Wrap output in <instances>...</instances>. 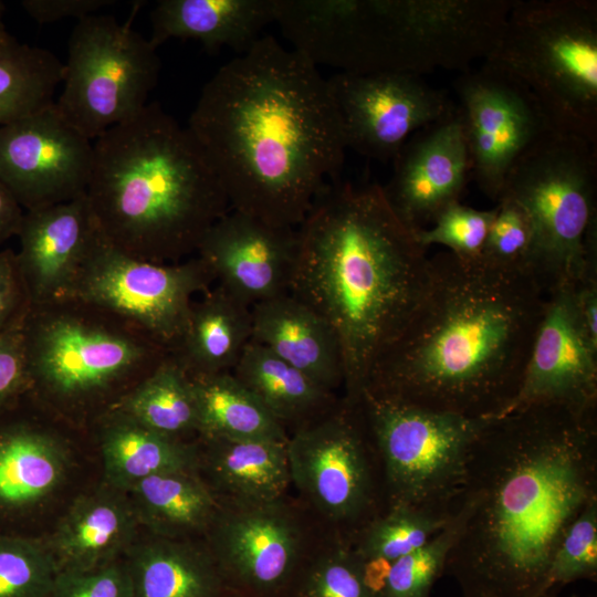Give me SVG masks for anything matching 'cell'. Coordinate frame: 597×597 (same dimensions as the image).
<instances>
[{
  "label": "cell",
  "instance_id": "cell-1",
  "mask_svg": "<svg viewBox=\"0 0 597 597\" xmlns=\"http://www.w3.org/2000/svg\"><path fill=\"white\" fill-rule=\"evenodd\" d=\"M597 500V412L533 405L491 419L455 503L444 568L462 597H546L567 527Z\"/></svg>",
  "mask_w": 597,
  "mask_h": 597
},
{
  "label": "cell",
  "instance_id": "cell-2",
  "mask_svg": "<svg viewBox=\"0 0 597 597\" xmlns=\"http://www.w3.org/2000/svg\"><path fill=\"white\" fill-rule=\"evenodd\" d=\"M187 128L231 210L279 227L302 223L347 149L327 80L272 35L213 74Z\"/></svg>",
  "mask_w": 597,
  "mask_h": 597
},
{
  "label": "cell",
  "instance_id": "cell-3",
  "mask_svg": "<svg viewBox=\"0 0 597 597\" xmlns=\"http://www.w3.org/2000/svg\"><path fill=\"white\" fill-rule=\"evenodd\" d=\"M546 298L528 271L434 254L421 303L364 390L470 418L501 417L520 389Z\"/></svg>",
  "mask_w": 597,
  "mask_h": 597
},
{
  "label": "cell",
  "instance_id": "cell-4",
  "mask_svg": "<svg viewBox=\"0 0 597 597\" xmlns=\"http://www.w3.org/2000/svg\"><path fill=\"white\" fill-rule=\"evenodd\" d=\"M296 233L289 293L333 328L344 396L356 401L374 365L421 303L430 258L379 184H328Z\"/></svg>",
  "mask_w": 597,
  "mask_h": 597
},
{
  "label": "cell",
  "instance_id": "cell-5",
  "mask_svg": "<svg viewBox=\"0 0 597 597\" xmlns=\"http://www.w3.org/2000/svg\"><path fill=\"white\" fill-rule=\"evenodd\" d=\"M85 195L105 241L156 263L191 258L231 210L188 128L155 102L93 140Z\"/></svg>",
  "mask_w": 597,
  "mask_h": 597
},
{
  "label": "cell",
  "instance_id": "cell-6",
  "mask_svg": "<svg viewBox=\"0 0 597 597\" xmlns=\"http://www.w3.org/2000/svg\"><path fill=\"white\" fill-rule=\"evenodd\" d=\"M22 333L28 394L59 416L92 423L169 356L124 318L76 297L30 306Z\"/></svg>",
  "mask_w": 597,
  "mask_h": 597
},
{
  "label": "cell",
  "instance_id": "cell-7",
  "mask_svg": "<svg viewBox=\"0 0 597 597\" xmlns=\"http://www.w3.org/2000/svg\"><path fill=\"white\" fill-rule=\"evenodd\" d=\"M513 0H354L341 42L357 74L470 70L496 44Z\"/></svg>",
  "mask_w": 597,
  "mask_h": 597
},
{
  "label": "cell",
  "instance_id": "cell-8",
  "mask_svg": "<svg viewBox=\"0 0 597 597\" xmlns=\"http://www.w3.org/2000/svg\"><path fill=\"white\" fill-rule=\"evenodd\" d=\"M485 62L523 84L557 130L597 145L595 0H513Z\"/></svg>",
  "mask_w": 597,
  "mask_h": 597
},
{
  "label": "cell",
  "instance_id": "cell-9",
  "mask_svg": "<svg viewBox=\"0 0 597 597\" xmlns=\"http://www.w3.org/2000/svg\"><path fill=\"white\" fill-rule=\"evenodd\" d=\"M596 195L597 145L574 134H549L509 172L501 196L530 216L528 270L547 294L576 285L597 263Z\"/></svg>",
  "mask_w": 597,
  "mask_h": 597
},
{
  "label": "cell",
  "instance_id": "cell-10",
  "mask_svg": "<svg viewBox=\"0 0 597 597\" xmlns=\"http://www.w3.org/2000/svg\"><path fill=\"white\" fill-rule=\"evenodd\" d=\"M379 458L384 511L451 515L472 447L491 419L430 410L364 390L358 399Z\"/></svg>",
  "mask_w": 597,
  "mask_h": 597
},
{
  "label": "cell",
  "instance_id": "cell-11",
  "mask_svg": "<svg viewBox=\"0 0 597 597\" xmlns=\"http://www.w3.org/2000/svg\"><path fill=\"white\" fill-rule=\"evenodd\" d=\"M291 484L329 533L348 540L384 511L383 474L359 401L345 396L293 430Z\"/></svg>",
  "mask_w": 597,
  "mask_h": 597
},
{
  "label": "cell",
  "instance_id": "cell-12",
  "mask_svg": "<svg viewBox=\"0 0 597 597\" xmlns=\"http://www.w3.org/2000/svg\"><path fill=\"white\" fill-rule=\"evenodd\" d=\"M160 70L157 48L108 14L75 24L55 106L90 140L126 122L147 104Z\"/></svg>",
  "mask_w": 597,
  "mask_h": 597
},
{
  "label": "cell",
  "instance_id": "cell-13",
  "mask_svg": "<svg viewBox=\"0 0 597 597\" xmlns=\"http://www.w3.org/2000/svg\"><path fill=\"white\" fill-rule=\"evenodd\" d=\"M213 282L197 255L176 263L145 261L114 248L100 234L70 297L116 314L170 354L185 331L195 297Z\"/></svg>",
  "mask_w": 597,
  "mask_h": 597
},
{
  "label": "cell",
  "instance_id": "cell-14",
  "mask_svg": "<svg viewBox=\"0 0 597 597\" xmlns=\"http://www.w3.org/2000/svg\"><path fill=\"white\" fill-rule=\"evenodd\" d=\"M203 540L228 590L240 597H289L311 549L307 524L285 496L220 504Z\"/></svg>",
  "mask_w": 597,
  "mask_h": 597
},
{
  "label": "cell",
  "instance_id": "cell-15",
  "mask_svg": "<svg viewBox=\"0 0 597 597\" xmlns=\"http://www.w3.org/2000/svg\"><path fill=\"white\" fill-rule=\"evenodd\" d=\"M471 163V179L495 202L517 160L555 128L533 94L486 62L453 83Z\"/></svg>",
  "mask_w": 597,
  "mask_h": 597
},
{
  "label": "cell",
  "instance_id": "cell-16",
  "mask_svg": "<svg viewBox=\"0 0 597 597\" xmlns=\"http://www.w3.org/2000/svg\"><path fill=\"white\" fill-rule=\"evenodd\" d=\"M327 83L346 148L381 161L392 160L411 135L455 108L447 93L411 73H336Z\"/></svg>",
  "mask_w": 597,
  "mask_h": 597
},
{
  "label": "cell",
  "instance_id": "cell-17",
  "mask_svg": "<svg viewBox=\"0 0 597 597\" xmlns=\"http://www.w3.org/2000/svg\"><path fill=\"white\" fill-rule=\"evenodd\" d=\"M92 161L93 142L55 103L0 126V185L24 211L85 193Z\"/></svg>",
  "mask_w": 597,
  "mask_h": 597
},
{
  "label": "cell",
  "instance_id": "cell-18",
  "mask_svg": "<svg viewBox=\"0 0 597 597\" xmlns=\"http://www.w3.org/2000/svg\"><path fill=\"white\" fill-rule=\"evenodd\" d=\"M574 286L547 294L520 389L502 416L533 405L597 412V342L582 321Z\"/></svg>",
  "mask_w": 597,
  "mask_h": 597
},
{
  "label": "cell",
  "instance_id": "cell-19",
  "mask_svg": "<svg viewBox=\"0 0 597 597\" xmlns=\"http://www.w3.org/2000/svg\"><path fill=\"white\" fill-rule=\"evenodd\" d=\"M392 161L384 193L397 217L413 232L433 223L460 197L471 179L461 115L447 116L411 135Z\"/></svg>",
  "mask_w": 597,
  "mask_h": 597
},
{
  "label": "cell",
  "instance_id": "cell-20",
  "mask_svg": "<svg viewBox=\"0 0 597 597\" xmlns=\"http://www.w3.org/2000/svg\"><path fill=\"white\" fill-rule=\"evenodd\" d=\"M296 251V228L230 210L208 230L196 255L217 285L252 306L289 293Z\"/></svg>",
  "mask_w": 597,
  "mask_h": 597
},
{
  "label": "cell",
  "instance_id": "cell-21",
  "mask_svg": "<svg viewBox=\"0 0 597 597\" xmlns=\"http://www.w3.org/2000/svg\"><path fill=\"white\" fill-rule=\"evenodd\" d=\"M101 232L86 195L24 211L17 263L30 306L70 297Z\"/></svg>",
  "mask_w": 597,
  "mask_h": 597
},
{
  "label": "cell",
  "instance_id": "cell-22",
  "mask_svg": "<svg viewBox=\"0 0 597 597\" xmlns=\"http://www.w3.org/2000/svg\"><path fill=\"white\" fill-rule=\"evenodd\" d=\"M24 395L0 413V532L9 534L60 486L70 461L65 437L23 411Z\"/></svg>",
  "mask_w": 597,
  "mask_h": 597
},
{
  "label": "cell",
  "instance_id": "cell-23",
  "mask_svg": "<svg viewBox=\"0 0 597 597\" xmlns=\"http://www.w3.org/2000/svg\"><path fill=\"white\" fill-rule=\"evenodd\" d=\"M138 527L128 495L106 485L76 498L45 542L57 573L88 570L122 558Z\"/></svg>",
  "mask_w": 597,
  "mask_h": 597
},
{
  "label": "cell",
  "instance_id": "cell-24",
  "mask_svg": "<svg viewBox=\"0 0 597 597\" xmlns=\"http://www.w3.org/2000/svg\"><path fill=\"white\" fill-rule=\"evenodd\" d=\"M251 341L331 392L344 385L338 339L329 324L291 293L251 306Z\"/></svg>",
  "mask_w": 597,
  "mask_h": 597
},
{
  "label": "cell",
  "instance_id": "cell-25",
  "mask_svg": "<svg viewBox=\"0 0 597 597\" xmlns=\"http://www.w3.org/2000/svg\"><path fill=\"white\" fill-rule=\"evenodd\" d=\"M197 441L198 472L220 504H256L285 496L291 484L287 441L228 438Z\"/></svg>",
  "mask_w": 597,
  "mask_h": 597
},
{
  "label": "cell",
  "instance_id": "cell-26",
  "mask_svg": "<svg viewBox=\"0 0 597 597\" xmlns=\"http://www.w3.org/2000/svg\"><path fill=\"white\" fill-rule=\"evenodd\" d=\"M276 0H160L150 14L149 41L192 39L208 50L248 51L275 21Z\"/></svg>",
  "mask_w": 597,
  "mask_h": 597
},
{
  "label": "cell",
  "instance_id": "cell-27",
  "mask_svg": "<svg viewBox=\"0 0 597 597\" xmlns=\"http://www.w3.org/2000/svg\"><path fill=\"white\" fill-rule=\"evenodd\" d=\"M134 597H228L223 577L205 540L150 535L123 556Z\"/></svg>",
  "mask_w": 597,
  "mask_h": 597
},
{
  "label": "cell",
  "instance_id": "cell-28",
  "mask_svg": "<svg viewBox=\"0 0 597 597\" xmlns=\"http://www.w3.org/2000/svg\"><path fill=\"white\" fill-rule=\"evenodd\" d=\"M106 485L127 493L139 481L167 471L198 470V441L156 432L112 410L94 423Z\"/></svg>",
  "mask_w": 597,
  "mask_h": 597
},
{
  "label": "cell",
  "instance_id": "cell-29",
  "mask_svg": "<svg viewBox=\"0 0 597 597\" xmlns=\"http://www.w3.org/2000/svg\"><path fill=\"white\" fill-rule=\"evenodd\" d=\"M251 306L216 285L192 302L185 331L169 354L189 375L232 371L251 342Z\"/></svg>",
  "mask_w": 597,
  "mask_h": 597
},
{
  "label": "cell",
  "instance_id": "cell-30",
  "mask_svg": "<svg viewBox=\"0 0 597 597\" xmlns=\"http://www.w3.org/2000/svg\"><path fill=\"white\" fill-rule=\"evenodd\" d=\"M139 527L167 538L205 537L220 503L198 470L148 476L127 493Z\"/></svg>",
  "mask_w": 597,
  "mask_h": 597
},
{
  "label": "cell",
  "instance_id": "cell-31",
  "mask_svg": "<svg viewBox=\"0 0 597 597\" xmlns=\"http://www.w3.org/2000/svg\"><path fill=\"white\" fill-rule=\"evenodd\" d=\"M231 373L285 428L314 420L338 400L336 394L252 341Z\"/></svg>",
  "mask_w": 597,
  "mask_h": 597
},
{
  "label": "cell",
  "instance_id": "cell-32",
  "mask_svg": "<svg viewBox=\"0 0 597 597\" xmlns=\"http://www.w3.org/2000/svg\"><path fill=\"white\" fill-rule=\"evenodd\" d=\"M190 378L198 438L287 441L286 428L231 371Z\"/></svg>",
  "mask_w": 597,
  "mask_h": 597
},
{
  "label": "cell",
  "instance_id": "cell-33",
  "mask_svg": "<svg viewBox=\"0 0 597 597\" xmlns=\"http://www.w3.org/2000/svg\"><path fill=\"white\" fill-rule=\"evenodd\" d=\"M113 410L166 436L187 440L197 434V407L189 375L169 355Z\"/></svg>",
  "mask_w": 597,
  "mask_h": 597
},
{
  "label": "cell",
  "instance_id": "cell-34",
  "mask_svg": "<svg viewBox=\"0 0 597 597\" xmlns=\"http://www.w3.org/2000/svg\"><path fill=\"white\" fill-rule=\"evenodd\" d=\"M62 80L63 63L55 54L8 33L0 40V126L53 104Z\"/></svg>",
  "mask_w": 597,
  "mask_h": 597
},
{
  "label": "cell",
  "instance_id": "cell-35",
  "mask_svg": "<svg viewBox=\"0 0 597 597\" xmlns=\"http://www.w3.org/2000/svg\"><path fill=\"white\" fill-rule=\"evenodd\" d=\"M451 515L397 506L383 511L365 524L350 544L376 590L389 565L430 541L448 524Z\"/></svg>",
  "mask_w": 597,
  "mask_h": 597
},
{
  "label": "cell",
  "instance_id": "cell-36",
  "mask_svg": "<svg viewBox=\"0 0 597 597\" xmlns=\"http://www.w3.org/2000/svg\"><path fill=\"white\" fill-rule=\"evenodd\" d=\"M289 597H378L350 540L329 533L310 549Z\"/></svg>",
  "mask_w": 597,
  "mask_h": 597
},
{
  "label": "cell",
  "instance_id": "cell-37",
  "mask_svg": "<svg viewBox=\"0 0 597 597\" xmlns=\"http://www.w3.org/2000/svg\"><path fill=\"white\" fill-rule=\"evenodd\" d=\"M462 524L453 509L448 524L420 548L400 557L385 572L377 588L378 597H430Z\"/></svg>",
  "mask_w": 597,
  "mask_h": 597
},
{
  "label": "cell",
  "instance_id": "cell-38",
  "mask_svg": "<svg viewBox=\"0 0 597 597\" xmlns=\"http://www.w3.org/2000/svg\"><path fill=\"white\" fill-rule=\"evenodd\" d=\"M56 576L45 540L0 532V597H52Z\"/></svg>",
  "mask_w": 597,
  "mask_h": 597
},
{
  "label": "cell",
  "instance_id": "cell-39",
  "mask_svg": "<svg viewBox=\"0 0 597 597\" xmlns=\"http://www.w3.org/2000/svg\"><path fill=\"white\" fill-rule=\"evenodd\" d=\"M495 213L496 206L478 210L457 201L438 214L432 228L419 230L415 235L426 249L441 244L462 260H478Z\"/></svg>",
  "mask_w": 597,
  "mask_h": 597
},
{
  "label": "cell",
  "instance_id": "cell-40",
  "mask_svg": "<svg viewBox=\"0 0 597 597\" xmlns=\"http://www.w3.org/2000/svg\"><path fill=\"white\" fill-rule=\"evenodd\" d=\"M495 206L496 213L480 259L494 266L530 272L533 227L528 213L509 196H501Z\"/></svg>",
  "mask_w": 597,
  "mask_h": 597
},
{
  "label": "cell",
  "instance_id": "cell-41",
  "mask_svg": "<svg viewBox=\"0 0 597 597\" xmlns=\"http://www.w3.org/2000/svg\"><path fill=\"white\" fill-rule=\"evenodd\" d=\"M597 576V500L590 502L569 524L552 558L551 589Z\"/></svg>",
  "mask_w": 597,
  "mask_h": 597
},
{
  "label": "cell",
  "instance_id": "cell-42",
  "mask_svg": "<svg viewBox=\"0 0 597 597\" xmlns=\"http://www.w3.org/2000/svg\"><path fill=\"white\" fill-rule=\"evenodd\" d=\"M52 597H134L124 558L81 572H60Z\"/></svg>",
  "mask_w": 597,
  "mask_h": 597
},
{
  "label": "cell",
  "instance_id": "cell-43",
  "mask_svg": "<svg viewBox=\"0 0 597 597\" xmlns=\"http://www.w3.org/2000/svg\"><path fill=\"white\" fill-rule=\"evenodd\" d=\"M28 390L27 357L20 323L0 332V413Z\"/></svg>",
  "mask_w": 597,
  "mask_h": 597
},
{
  "label": "cell",
  "instance_id": "cell-44",
  "mask_svg": "<svg viewBox=\"0 0 597 597\" xmlns=\"http://www.w3.org/2000/svg\"><path fill=\"white\" fill-rule=\"evenodd\" d=\"M30 308L28 293L11 249L0 251V332L19 325Z\"/></svg>",
  "mask_w": 597,
  "mask_h": 597
},
{
  "label": "cell",
  "instance_id": "cell-45",
  "mask_svg": "<svg viewBox=\"0 0 597 597\" xmlns=\"http://www.w3.org/2000/svg\"><path fill=\"white\" fill-rule=\"evenodd\" d=\"M114 3L109 0H23L24 11L39 23H52L66 18L77 21Z\"/></svg>",
  "mask_w": 597,
  "mask_h": 597
},
{
  "label": "cell",
  "instance_id": "cell-46",
  "mask_svg": "<svg viewBox=\"0 0 597 597\" xmlns=\"http://www.w3.org/2000/svg\"><path fill=\"white\" fill-rule=\"evenodd\" d=\"M24 214L23 208L12 195L0 185V245L17 235Z\"/></svg>",
  "mask_w": 597,
  "mask_h": 597
},
{
  "label": "cell",
  "instance_id": "cell-47",
  "mask_svg": "<svg viewBox=\"0 0 597 597\" xmlns=\"http://www.w3.org/2000/svg\"><path fill=\"white\" fill-rule=\"evenodd\" d=\"M3 15H4V4L3 2L0 1V40L8 34L6 30L4 21H3Z\"/></svg>",
  "mask_w": 597,
  "mask_h": 597
},
{
  "label": "cell",
  "instance_id": "cell-48",
  "mask_svg": "<svg viewBox=\"0 0 597 597\" xmlns=\"http://www.w3.org/2000/svg\"><path fill=\"white\" fill-rule=\"evenodd\" d=\"M228 597H240V596H237V595H233V594H230Z\"/></svg>",
  "mask_w": 597,
  "mask_h": 597
},
{
  "label": "cell",
  "instance_id": "cell-49",
  "mask_svg": "<svg viewBox=\"0 0 597 597\" xmlns=\"http://www.w3.org/2000/svg\"><path fill=\"white\" fill-rule=\"evenodd\" d=\"M572 597H576V596H572Z\"/></svg>",
  "mask_w": 597,
  "mask_h": 597
}]
</instances>
